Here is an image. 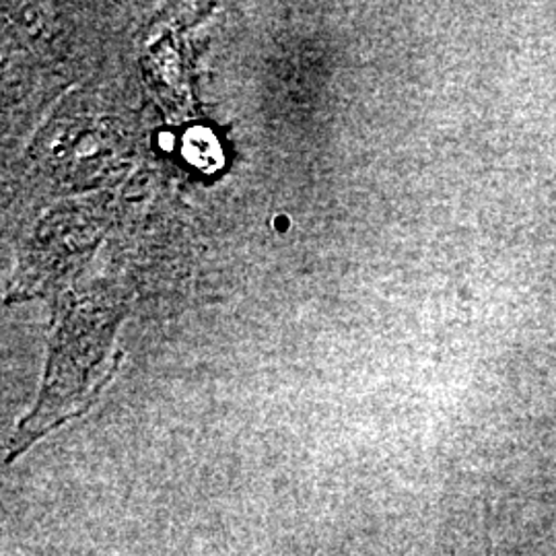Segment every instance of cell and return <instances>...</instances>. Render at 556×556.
Here are the masks:
<instances>
[{
	"instance_id": "1",
	"label": "cell",
	"mask_w": 556,
	"mask_h": 556,
	"mask_svg": "<svg viewBox=\"0 0 556 556\" xmlns=\"http://www.w3.org/2000/svg\"><path fill=\"white\" fill-rule=\"evenodd\" d=\"M186 153H188V160L192 157V161H194L197 165H200V167H215V165L211 163V160L215 161V163H219L217 142H215L211 132L200 130V128H197L192 135H188Z\"/></svg>"
}]
</instances>
